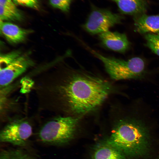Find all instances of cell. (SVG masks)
Here are the masks:
<instances>
[{
  "label": "cell",
  "instance_id": "6da1fadb",
  "mask_svg": "<svg viewBox=\"0 0 159 159\" xmlns=\"http://www.w3.org/2000/svg\"><path fill=\"white\" fill-rule=\"evenodd\" d=\"M39 108L58 115H80L99 107L110 91L108 82L82 68L34 81Z\"/></svg>",
  "mask_w": 159,
  "mask_h": 159
},
{
  "label": "cell",
  "instance_id": "7a4b0ae2",
  "mask_svg": "<svg viewBox=\"0 0 159 159\" xmlns=\"http://www.w3.org/2000/svg\"><path fill=\"white\" fill-rule=\"evenodd\" d=\"M108 142L125 155L138 158L143 157L148 152L149 133L140 120H120L114 127Z\"/></svg>",
  "mask_w": 159,
  "mask_h": 159
},
{
  "label": "cell",
  "instance_id": "3957f363",
  "mask_svg": "<svg viewBox=\"0 0 159 159\" xmlns=\"http://www.w3.org/2000/svg\"><path fill=\"white\" fill-rule=\"evenodd\" d=\"M86 48L103 63L107 73L113 80H119L141 79L146 72L145 64L140 57L127 60L103 56L88 46Z\"/></svg>",
  "mask_w": 159,
  "mask_h": 159
},
{
  "label": "cell",
  "instance_id": "277c9868",
  "mask_svg": "<svg viewBox=\"0 0 159 159\" xmlns=\"http://www.w3.org/2000/svg\"><path fill=\"white\" fill-rule=\"evenodd\" d=\"M79 118L72 116L57 115L44 123L38 133L42 142L59 145L69 141L73 138Z\"/></svg>",
  "mask_w": 159,
  "mask_h": 159
},
{
  "label": "cell",
  "instance_id": "5b68a950",
  "mask_svg": "<svg viewBox=\"0 0 159 159\" xmlns=\"http://www.w3.org/2000/svg\"><path fill=\"white\" fill-rule=\"evenodd\" d=\"M88 18L82 26L91 34H99L109 30L116 24L122 22L124 17L110 11L93 6Z\"/></svg>",
  "mask_w": 159,
  "mask_h": 159
},
{
  "label": "cell",
  "instance_id": "8992f818",
  "mask_svg": "<svg viewBox=\"0 0 159 159\" xmlns=\"http://www.w3.org/2000/svg\"><path fill=\"white\" fill-rule=\"evenodd\" d=\"M32 132V126L28 121L24 119H15L9 122L1 130L0 141L24 146Z\"/></svg>",
  "mask_w": 159,
  "mask_h": 159
},
{
  "label": "cell",
  "instance_id": "52a82bcc",
  "mask_svg": "<svg viewBox=\"0 0 159 159\" xmlns=\"http://www.w3.org/2000/svg\"><path fill=\"white\" fill-rule=\"evenodd\" d=\"M33 61L22 55L6 66L0 69L1 88L9 85L15 79L34 65Z\"/></svg>",
  "mask_w": 159,
  "mask_h": 159
},
{
  "label": "cell",
  "instance_id": "ba28073f",
  "mask_svg": "<svg viewBox=\"0 0 159 159\" xmlns=\"http://www.w3.org/2000/svg\"><path fill=\"white\" fill-rule=\"evenodd\" d=\"M102 44L115 52L124 53L129 48L130 43L126 34L109 30L99 34Z\"/></svg>",
  "mask_w": 159,
  "mask_h": 159
},
{
  "label": "cell",
  "instance_id": "9c48e42d",
  "mask_svg": "<svg viewBox=\"0 0 159 159\" xmlns=\"http://www.w3.org/2000/svg\"><path fill=\"white\" fill-rule=\"evenodd\" d=\"M134 21L135 32L141 34L159 33V14H144L135 16Z\"/></svg>",
  "mask_w": 159,
  "mask_h": 159
},
{
  "label": "cell",
  "instance_id": "30bf717a",
  "mask_svg": "<svg viewBox=\"0 0 159 159\" xmlns=\"http://www.w3.org/2000/svg\"><path fill=\"white\" fill-rule=\"evenodd\" d=\"M0 28L1 31L7 40L14 44L23 41L32 32L30 30L24 29L13 23L1 20Z\"/></svg>",
  "mask_w": 159,
  "mask_h": 159
},
{
  "label": "cell",
  "instance_id": "8fae6325",
  "mask_svg": "<svg viewBox=\"0 0 159 159\" xmlns=\"http://www.w3.org/2000/svg\"><path fill=\"white\" fill-rule=\"evenodd\" d=\"M115 2L120 12L126 14L135 15L144 14L147 4L144 0H111Z\"/></svg>",
  "mask_w": 159,
  "mask_h": 159
},
{
  "label": "cell",
  "instance_id": "7c38bea8",
  "mask_svg": "<svg viewBox=\"0 0 159 159\" xmlns=\"http://www.w3.org/2000/svg\"><path fill=\"white\" fill-rule=\"evenodd\" d=\"M93 159H125L120 150L108 141L100 144L94 150Z\"/></svg>",
  "mask_w": 159,
  "mask_h": 159
},
{
  "label": "cell",
  "instance_id": "4fadbf2b",
  "mask_svg": "<svg viewBox=\"0 0 159 159\" xmlns=\"http://www.w3.org/2000/svg\"><path fill=\"white\" fill-rule=\"evenodd\" d=\"M0 159H35L28 153L21 149L3 150L0 153Z\"/></svg>",
  "mask_w": 159,
  "mask_h": 159
},
{
  "label": "cell",
  "instance_id": "5bb4252c",
  "mask_svg": "<svg viewBox=\"0 0 159 159\" xmlns=\"http://www.w3.org/2000/svg\"><path fill=\"white\" fill-rule=\"evenodd\" d=\"M23 16L19 11H15L0 5V19L3 21H19Z\"/></svg>",
  "mask_w": 159,
  "mask_h": 159
},
{
  "label": "cell",
  "instance_id": "9a60e30c",
  "mask_svg": "<svg viewBox=\"0 0 159 159\" xmlns=\"http://www.w3.org/2000/svg\"><path fill=\"white\" fill-rule=\"evenodd\" d=\"M146 45L154 53L159 56V33H148L145 34Z\"/></svg>",
  "mask_w": 159,
  "mask_h": 159
},
{
  "label": "cell",
  "instance_id": "2e32d148",
  "mask_svg": "<svg viewBox=\"0 0 159 159\" xmlns=\"http://www.w3.org/2000/svg\"><path fill=\"white\" fill-rule=\"evenodd\" d=\"M21 55V53L19 51H14L6 54H1L0 68L6 66Z\"/></svg>",
  "mask_w": 159,
  "mask_h": 159
},
{
  "label": "cell",
  "instance_id": "e0dca14e",
  "mask_svg": "<svg viewBox=\"0 0 159 159\" xmlns=\"http://www.w3.org/2000/svg\"><path fill=\"white\" fill-rule=\"evenodd\" d=\"M73 0H49L50 4L54 8L64 12H68Z\"/></svg>",
  "mask_w": 159,
  "mask_h": 159
},
{
  "label": "cell",
  "instance_id": "ac0fdd59",
  "mask_svg": "<svg viewBox=\"0 0 159 159\" xmlns=\"http://www.w3.org/2000/svg\"><path fill=\"white\" fill-rule=\"evenodd\" d=\"M16 4L31 8L35 9H39L38 0H12Z\"/></svg>",
  "mask_w": 159,
  "mask_h": 159
},
{
  "label": "cell",
  "instance_id": "d6986e66",
  "mask_svg": "<svg viewBox=\"0 0 159 159\" xmlns=\"http://www.w3.org/2000/svg\"><path fill=\"white\" fill-rule=\"evenodd\" d=\"M0 5L14 10H19L11 0H0Z\"/></svg>",
  "mask_w": 159,
  "mask_h": 159
},
{
  "label": "cell",
  "instance_id": "ffe728a7",
  "mask_svg": "<svg viewBox=\"0 0 159 159\" xmlns=\"http://www.w3.org/2000/svg\"><path fill=\"white\" fill-rule=\"evenodd\" d=\"M158 159H159V158H158Z\"/></svg>",
  "mask_w": 159,
  "mask_h": 159
}]
</instances>
